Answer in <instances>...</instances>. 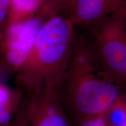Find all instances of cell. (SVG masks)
Returning a JSON list of instances; mask_svg holds the SVG:
<instances>
[{"instance_id":"cell-6","label":"cell","mask_w":126,"mask_h":126,"mask_svg":"<svg viewBox=\"0 0 126 126\" xmlns=\"http://www.w3.org/2000/svg\"><path fill=\"white\" fill-rule=\"evenodd\" d=\"M124 0H71L63 12L74 25L88 27L117 11Z\"/></svg>"},{"instance_id":"cell-11","label":"cell","mask_w":126,"mask_h":126,"mask_svg":"<svg viewBox=\"0 0 126 126\" xmlns=\"http://www.w3.org/2000/svg\"><path fill=\"white\" fill-rule=\"evenodd\" d=\"M6 126H28L27 120H26V113H25V104L24 97L23 101L19 110L15 114V117L11 122Z\"/></svg>"},{"instance_id":"cell-12","label":"cell","mask_w":126,"mask_h":126,"mask_svg":"<svg viewBox=\"0 0 126 126\" xmlns=\"http://www.w3.org/2000/svg\"><path fill=\"white\" fill-rule=\"evenodd\" d=\"M74 126H107L102 116L79 120L74 123Z\"/></svg>"},{"instance_id":"cell-14","label":"cell","mask_w":126,"mask_h":126,"mask_svg":"<svg viewBox=\"0 0 126 126\" xmlns=\"http://www.w3.org/2000/svg\"><path fill=\"white\" fill-rule=\"evenodd\" d=\"M117 11L120 12L121 13H122L126 16V0H124L121 7H120V8L118 9Z\"/></svg>"},{"instance_id":"cell-13","label":"cell","mask_w":126,"mask_h":126,"mask_svg":"<svg viewBox=\"0 0 126 126\" xmlns=\"http://www.w3.org/2000/svg\"><path fill=\"white\" fill-rule=\"evenodd\" d=\"M71 0H60L59 10L60 12H64Z\"/></svg>"},{"instance_id":"cell-1","label":"cell","mask_w":126,"mask_h":126,"mask_svg":"<svg viewBox=\"0 0 126 126\" xmlns=\"http://www.w3.org/2000/svg\"><path fill=\"white\" fill-rule=\"evenodd\" d=\"M56 90L73 124L102 116L126 94L100 65L88 35L76 33L68 65Z\"/></svg>"},{"instance_id":"cell-4","label":"cell","mask_w":126,"mask_h":126,"mask_svg":"<svg viewBox=\"0 0 126 126\" xmlns=\"http://www.w3.org/2000/svg\"><path fill=\"white\" fill-rule=\"evenodd\" d=\"M47 19L37 13L28 19L10 24L0 34V81L5 83L14 77L28 57Z\"/></svg>"},{"instance_id":"cell-15","label":"cell","mask_w":126,"mask_h":126,"mask_svg":"<svg viewBox=\"0 0 126 126\" xmlns=\"http://www.w3.org/2000/svg\"><path fill=\"white\" fill-rule=\"evenodd\" d=\"M120 126H126V120L124 121V122L123 123L122 125H120Z\"/></svg>"},{"instance_id":"cell-10","label":"cell","mask_w":126,"mask_h":126,"mask_svg":"<svg viewBox=\"0 0 126 126\" xmlns=\"http://www.w3.org/2000/svg\"><path fill=\"white\" fill-rule=\"evenodd\" d=\"M10 0H0V34L9 25Z\"/></svg>"},{"instance_id":"cell-7","label":"cell","mask_w":126,"mask_h":126,"mask_svg":"<svg viewBox=\"0 0 126 126\" xmlns=\"http://www.w3.org/2000/svg\"><path fill=\"white\" fill-rule=\"evenodd\" d=\"M24 94L16 87L0 81V126H6L15 117L23 101Z\"/></svg>"},{"instance_id":"cell-8","label":"cell","mask_w":126,"mask_h":126,"mask_svg":"<svg viewBox=\"0 0 126 126\" xmlns=\"http://www.w3.org/2000/svg\"><path fill=\"white\" fill-rule=\"evenodd\" d=\"M41 8L40 0H10L9 25L34 16L40 11Z\"/></svg>"},{"instance_id":"cell-9","label":"cell","mask_w":126,"mask_h":126,"mask_svg":"<svg viewBox=\"0 0 126 126\" xmlns=\"http://www.w3.org/2000/svg\"><path fill=\"white\" fill-rule=\"evenodd\" d=\"M42 4L39 13L49 18L54 14L60 13V0H40Z\"/></svg>"},{"instance_id":"cell-3","label":"cell","mask_w":126,"mask_h":126,"mask_svg":"<svg viewBox=\"0 0 126 126\" xmlns=\"http://www.w3.org/2000/svg\"><path fill=\"white\" fill-rule=\"evenodd\" d=\"M87 28L100 65L126 92V16L116 11Z\"/></svg>"},{"instance_id":"cell-5","label":"cell","mask_w":126,"mask_h":126,"mask_svg":"<svg viewBox=\"0 0 126 126\" xmlns=\"http://www.w3.org/2000/svg\"><path fill=\"white\" fill-rule=\"evenodd\" d=\"M28 126H74L56 88L46 87L24 94Z\"/></svg>"},{"instance_id":"cell-2","label":"cell","mask_w":126,"mask_h":126,"mask_svg":"<svg viewBox=\"0 0 126 126\" xmlns=\"http://www.w3.org/2000/svg\"><path fill=\"white\" fill-rule=\"evenodd\" d=\"M74 28L63 12L44 22L28 57L14 75L16 88L23 94L46 87L57 89L71 56Z\"/></svg>"}]
</instances>
